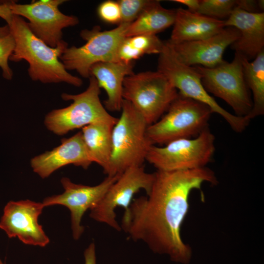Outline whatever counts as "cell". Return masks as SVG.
<instances>
[{
  "mask_svg": "<svg viewBox=\"0 0 264 264\" xmlns=\"http://www.w3.org/2000/svg\"><path fill=\"white\" fill-rule=\"evenodd\" d=\"M217 183L215 173L204 167L158 171L147 197L133 199L125 210L121 228L134 241L145 242L154 253L168 255L175 262L187 264L191 247L181 237V226L188 212L189 197L204 182Z\"/></svg>",
  "mask_w": 264,
  "mask_h": 264,
  "instance_id": "cell-1",
  "label": "cell"
},
{
  "mask_svg": "<svg viewBox=\"0 0 264 264\" xmlns=\"http://www.w3.org/2000/svg\"><path fill=\"white\" fill-rule=\"evenodd\" d=\"M15 41L14 50L9 57L13 62L26 61L28 73L33 81L43 83L65 82L79 87L81 79L68 72L60 58L67 48L62 40L54 48L47 45L30 30L23 18L13 15L8 25Z\"/></svg>",
  "mask_w": 264,
  "mask_h": 264,
  "instance_id": "cell-2",
  "label": "cell"
},
{
  "mask_svg": "<svg viewBox=\"0 0 264 264\" xmlns=\"http://www.w3.org/2000/svg\"><path fill=\"white\" fill-rule=\"evenodd\" d=\"M121 111L112 130L110 157L103 171L108 176H120L132 167L142 166L153 145L147 134L148 124L133 106L124 100Z\"/></svg>",
  "mask_w": 264,
  "mask_h": 264,
  "instance_id": "cell-3",
  "label": "cell"
},
{
  "mask_svg": "<svg viewBox=\"0 0 264 264\" xmlns=\"http://www.w3.org/2000/svg\"><path fill=\"white\" fill-rule=\"evenodd\" d=\"M89 80L84 91L77 94H62L64 100L72 102L66 107L53 110L45 115L44 124L49 131L56 135H63L92 123L115 125L118 118L110 114L101 103L100 88L96 80L91 76Z\"/></svg>",
  "mask_w": 264,
  "mask_h": 264,
  "instance_id": "cell-4",
  "label": "cell"
},
{
  "mask_svg": "<svg viewBox=\"0 0 264 264\" xmlns=\"http://www.w3.org/2000/svg\"><path fill=\"white\" fill-rule=\"evenodd\" d=\"M166 112L147 127V134L153 145L197 136L208 128L213 113L207 105L179 94Z\"/></svg>",
  "mask_w": 264,
  "mask_h": 264,
  "instance_id": "cell-5",
  "label": "cell"
},
{
  "mask_svg": "<svg viewBox=\"0 0 264 264\" xmlns=\"http://www.w3.org/2000/svg\"><path fill=\"white\" fill-rule=\"evenodd\" d=\"M178 95L177 90L157 70L133 73L124 80L123 100L133 106L148 126L162 117Z\"/></svg>",
  "mask_w": 264,
  "mask_h": 264,
  "instance_id": "cell-6",
  "label": "cell"
},
{
  "mask_svg": "<svg viewBox=\"0 0 264 264\" xmlns=\"http://www.w3.org/2000/svg\"><path fill=\"white\" fill-rule=\"evenodd\" d=\"M165 42V47L159 54L157 70L168 79L179 95L207 105L213 113L223 118L234 131L242 132L250 120L246 117L232 114L220 106L203 87L201 75L195 67L180 62Z\"/></svg>",
  "mask_w": 264,
  "mask_h": 264,
  "instance_id": "cell-7",
  "label": "cell"
},
{
  "mask_svg": "<svg viewBox=\"0 0 264 264\" xmlns=\"http://www.w3.org/2000/svg\"><path fill=\"white\" fill-rule=\"evenodd\" d=\"M129 24L121 23L106 31H101L98 26L91 30H83L80 36L86 44L80 47H67L60 58L65 68L76 70L82 77L89 78L90 68L94 64L118 62V49Z\"/></svg>",
  "mask_w": 264,
  "mask_h": 264,
  "instance_id": "cell-8",
  "label": "cell"
},
{
  "mask_svg": "<svg viewBox=\"0 0 264 264\" xmlns=\"http://www.w3.org/2000/svg\"><path fill=\"white\" fill-rule=\"evenodd\" d=\"M215 140L214 135L208 127L194 138L178 139L163 147L152 145L146 160L162 171L204 167L214 155Z\"/></svg>",
  "mask_w": 264,
  "mask_h": 264,
  "instance_id": "cell-9",
  "label": "cell"
},
{
  "mask_svg": "<svg viewBox=\"0 0 264 264\" xmlns=\"http://www.w3.org/2000/svg\"><path fill=\"white\" fill-rule=\"evenodd\" d=\"M193 66L200 74L202 85L207 92L224 100L236 115L248 116L253 102L245 82L241 56L235 53L231 62L225 61L213 68Z\"/></svg>",
  "mask_w": 264,
  "mask_h": 264,
  "instance_id": "cell-10",
  "label": "cell"
},
{
  "mask_svg": "<svg viewBox=\"0 0 264 264\" xmlns=\"http://www.w3.org/2000/svg\"><path fill=\"white\" fill-rule=\"evenodd\" d=\"M154 179V173H147L143 165L128 169L110 186L101 201L90 210V217L117 231L121 230L116 220L115 210L120 207L126 210L134 195L141 190H144L147 195Z\"/></svg>",
  "mask_w": 264,
  "mask_h": 264,
  "instance_id": "cell-11",
  "label": "cell"
},
{
  "mask_svg": "<svg viewBox=\"0 0 264 264\" xmlns=\"http://www.w3.org/2000/svg\"><path fill=\"white\" fill-rule=\"evenodd\" d=\"M64 0H40L30 4H18L9 1L13 15L28 20L32 32L51 47H56L63 40L62 30L79 23L74 16L61 12L59 6Z\"/></svg>",
  "mask_w": 264,
  "mask_h": 264,
  "instance_id": "cell-12",
  "label": "cell"
},
{
  "mask_svg": "<svg viewBox=\"0 0 264 264\" xmlns=\"http://www.w3.org/2000/svg\"><path fill=\"white\" fill-rule=\"evenodd\" d=\"M119 176H107L101 183L92 186L76 184L69 178L62 177L61 183L64 189V192L46 198L42 203L44 207L61 205L69 210L72 236L74 240H77L80 238L85 230L81 224L85 213L88 209H91L101 201Z\"/></svg>",
  "mask_w": 264,
  "mask_h": 264,
  "instance_id": "cell-13",
  "label": "cell"
},
{
  "mask_svg": "<svg viewBox=\"0 0 264 264\" xmlns=\"http://www.w3.org/2000/svg\"><path fill=\"white\" fill-rule=\"evenodd\" d=\"M44 206L29 199L8 202L3 209L0 228L9 238H18L26 244L44 247L50 240L39 223Z\"/></svg>",
  "mask_w": 264,
  "mask_h": 264,
  "instance_id": "cell-14",
  "label": "cell"
},
{
  "mask_svg": "<svg viewBox=\"0 0 264 264\" xmlns=\"http://www.w3.org/2000/svg\"><path fill=\"white\" fill-rule=\"evenodd\" d=\"M239 37L238 30L230 26L205 39L175 44L166 42L181 63L190 66L213 68L224 62L225 49Z\"/></svg>",
  "mask_w": 264,
  "mask_h": 264,
  "instance_id": "cell-15",
  "label": "cell"
},
{
  "mask_svg": "<svg viewBox=\"0 0 264 264\" xmlns=\"http://www.w3.org/2000/svg\"><path fill=\"white\" fill-rule=\"evenodd\" d=\"M92 163L86 148L81 132L63 138L53 150L33 157L30 165L33 172L45 178L59 169L72 164L85 169Z\"/></svg>",
  "mask_w": 264,
  "mask_h": 264,
  "instance_id": "cell-16",
  "label": "cell"
},
{
  "mask_svg": "<svg viewBox=\"0 0 264 264\" xmlns=\"http://www.w3.org/2000/svg\"><path fill=\"white\" fill-rule=\"evenodd\" d=\"M225 27L238 30L240 37L230 46L242 58L253 60L264 50V13H252L236 8L224 21Z\"/></svg>",
  "mask_w": 264,
  "mask_h": 264,
  "instance_id": "cell-17",
  "label": "cell"
},
{
  "mask_svg": "<svg viewBox=\"0 0 264 264\" xmlns=\"http://www.w3.org/2000/svg\"><path fill=\"white\" fill-rule=\"evenodd\" d=\"M133 72L132 63L104 62L90 68V75L96 80L100 88L106 92L105 108L110 111H121L123 102V86L125 78Z\"/></svg>",
  "mask_w": 264,
  "mask_h": 264,
  "instance_id": "cell-18",
  "label": "cell"
},
{
  "mask_svg": "<svg viewBox=\"0 0 264 264\" xmlns=\"http://www.w3.org/2000/svg\"><path fill=\"white\" fill-rule=\"evenodd\" d=\"M224 27V21L179 8L176 9L173 30L168 41L175 44L205 39L218 34Z\"/></svg>",
  "mask_w": 264,
  "mask_h": 264,
  "instance_id": "cell-19",
  "label": "cell"
},
{
  "mask_svg": "<svg viewBox=\"0 0 264 264\" xmlns=\"http://www.w3.org/2000/svg\"><path fill=\"white\" fill-rule=\"evenodd\" d=\"M176 9L163 7L159 0H152L140 16L130 23L126 37L138 35H155L173 25Z\"/></svg>",
  "mask_w": 264,
  "mask_h": 264,
  "instance_id": "cell-20",
  "label": "cell"
},
{
  "mask_svg": "<svg viewBox=\"0 0 264 264\" xmlns=\"http://www.w3.org/2000/svg\"><path fill=\"white\" fill-rule=\"evenodd\" d=\"M114 126L95 123L82 128L83 139L92 162L106 168L111 153L112 130Z\"/></svg>",
  "mask_w": 264,
  "mask_h": 264,
  "instance_id": "cell-21",
  "label": "cell"
},
{
  "mask_svg": "<svg viewBox=\"0 0 264 264\" xmlns=\"http://www.w3.org/2000/svg\"><path fill=\"white\" fill-rule=\"evenodd\" d=\"M245 82L253 95L252 109L246 117L251 120L264 114V50L251 61L242 57Z\"/></svg>",
  "mask_w": 264,
  "mask_h": 264,
  "instance_id": "cell-22",
  "label": "cell"
},
{
  "mask_svg": "<svg viewBox=\"0 0 264 264\" xmlns=\"http://www.w3.org/2000/svg\"><path fill=\"white\" fill-rule=\"evenodd\" d=\"M165 42L155 35H138L126 37L119 47L118 62L130 63L145 54H160Z\"/></svg>",
  "mask_w": 264,
  "mask_h": 264,
  "instance_id": "cell-23",
  "label": "cell"
},
{
  "mask_svg": "<svg viewBox=\"0 0 264 264\" xmlns=\"http://www.w3.org/2000/svg\"><path fill=\"white\" fill-rule=\"evenodd\" d=\"M237 7L236 0H200L196 13L214 19L225 21Z\"/></svg>",
  "mask_w": 264,
  "mask_h": 264,
  "instance_id": "cell-24",
  "label": "cell"
},
{
  "mask_svg": "<svg viewBox=\"0 0 264 264\" xmlns=\"http://www.w3.org/2000/svg\"><path fill=\"white\" fill-rule=\"evenodd\" d=\"M152 1V0H120L118 1L121 12L120 23L130 24L134 22Z\"/></svg>",
  "mask_w": 264,
  "mask_h": 264,
  "instance_id": "cell-25",
  "label": "cell"
},
{
  "mask_svg": "<svg viewBox=\"0 0 264 264\" xmlns=\"http://www.w3.org/2000/svg\"><path fill=\"white\" fill-rule=\"evenodd\" d=\"M15 47L14 39L10 33L0 37V68L2 76L6 79L11 80L13 73L8 65V60Z\"/></svg>",
  "mask_w": 264,
  "mask_h": 264,
  "instance_id": "cell-26",
  "label": "cell"
},
{
  "mask_svg": "<svg viewBox=\"0 0 264 264\" xmlns=\"http://www.w3.org/2000/svg\"><path fill=\"white\" fill-rule=\"evenodd\" d=\"M100 18L103 21L112 24L121 22V12L117 1L107 0L101 3L97 9Z\"/></svg>",
  "mask_w": 264,
  "mask_h": 264,
  "instance_id": "cell-27",
  "label": "cell"
},
{
  "mask_svg": "<svg viewBox=\"0 0 264 264\" xmlns=\"http://www.w3.org/2000/svg\"><path fill=\"white\" fill-rule=\"evenodd\" d=\"M13 15L9 2L0 4V37L5 36L10 33L8 25L10 23Z\"/></svg>",
  "mask_w": 264,
  "mask_h": 264,
  "instance_id": "cell-28",
  "label": "cell"
},
{
  "mask_svg": "<svg viewBox=\"0 0 264 264\" xmlns=\"http://www.w3.org/2000/svg\"><path fill=\"white\" fill-rule=\"evenodd\" d=\"M85 264H96L95 246L91 243L84 251Z\"/></svg>",
  "mask_w": 264,
  "mask_h": 264,
  "instance_id": "cell-29",
  "label": "cell"
},
{
  "mask_svg": "<svg viewBox=\"0 0 264 264\" xmlns=\"http://www.w3.org/2000/svg\"><path fill=\"white\" fill-rule=\"evenodd\" d=\"M172 1L185 5L188 7V10L196 13L198 9L200 2V0H174Z\"/></svg>",
  "mask_w": 264,
  "mask_h": 264,
  "instance_id": "cell-30",
  "label": "cell"
},
{
  "mask_svg": "<svg viewBox=\"0 0 264 264\" xmlns=\"http://www.w3.org/2000/svg\"><path fill=\"white\" fill-rule=\"evenodd\" d=\"M0 264H4L0 258Z\"/></svg>",
  "mask_w": 264,
  "mask_h": 264,
  "instance_id": "cell-31",
  "label": "cell"
}]
</instances>
